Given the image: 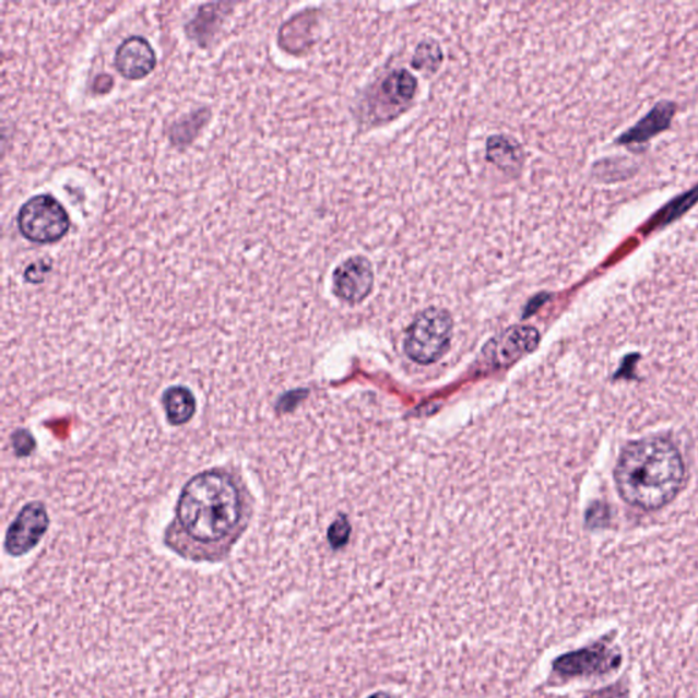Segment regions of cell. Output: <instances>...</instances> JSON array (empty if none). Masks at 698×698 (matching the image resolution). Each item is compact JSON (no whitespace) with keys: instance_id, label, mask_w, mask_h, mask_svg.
Returning <instances> with one entry per match:
<instances>
[{"instance_id":"9c48e42d","label":"cell","mask_w":698,"mask_h":698,"mask_svg":"<svg viewBox=\"0 0 698 698\" xmlns=\"http://www.w3.org/2000/svg\"><path fill=\"white\" fill-rule=\"evenodd\" d=\"M155 49L146 38L131 36L120 44L115 55V66L128 80H142L156 68Z\"/></svg>"},{"instance_id":"30bf717a","label":"cell","mask_w":698,"mask_h":698,"mask_svg":"<svg viewBox=\"0 0 698 698\" xmlns=\"http://www.w3.org/2000/svg\"><path fill=\"white\" fill-rule=\"evenodd\" d=\"M674 113L673 104L666 102L658 104L647 117L639 120L629 131H626L620 140H623L624 144H641V142L652 139L659 131L667 128Z\"/></svg>"},{"instance_id":"5b68a950","label":"cell","mask_w":698,"mask_h":698,"mask_svg":"<svg viewBox=\"0 0 698 698\" xmlns=\"http://www.w3.org/2000/svg\"><path fill=\"white\" fill-rule=\"evenodd\" d=\"M48 528L49 516L46 505L38 501L26 504L5 532V553L21 557L32 552L42 542Z\"/></svg>"},{"instance_id":"7c38bea8","label":"cell","mask_w":698,"mask_h":698,"mask_svg":"<svg viewBox=\"0 0 698 698\" xmlns=\"http://www.w3.org/2000/svg\"><path fill=\"white\" fill-rule=\"evenodd\" d=\"M162 403L169 425L184 426L194 417L197 400L189 388L169 387L164 390Z\"/></svg>"},{"instance_id":"6da1fadb","label":"cell","mask_w":698,"mask_h":698,"mask_svg":"<svg viewBox=\"0 0 698 698\" xmlns=\"http://www.w3.org/2000/svg\"><path fill=\"white\" fill-rule=\"evenodd\" d=\"M255 516V497L233 465L213 466L181 488L164 543L192 563H218L228 557Z\"/></svg>"},{"instance_id":"3957f363","label":"cell","mask_w":698,"mask_h":698,"mask_svg":"<svg viewBox=\"0 0 698 698\" xmlns=\"http://www.w3.org/2000/svg\"><path fill=\"white\" fill-rule=\"evenodd\" d=\"M453 317L448 310L430 307L412 321L404 339V352L417 365H433L448 354L453 340Z\"/></svg>"},{"instance_id":"4fadbf2b","label":"cell","mask_w":698,"mask_h":698,"mask_svg":"<svg viewBox=\"0 0 698 698\" xmlns=\"http://www.w3.org/2000/svg\"><path fill=\"white\" fill-rule=\"evenodd\" d=\"M487 161L505 173H519L524 163V152L519 142L507 135H493L487 141Z\"/></svg>"},{"instance_id":"9a60e30c","label":"cell","mask_w":698,"mask_h":698,"mask_svg":"<svg viewBox=\"0 0 698 698\" xmlns=\"http://www.w3.org/2000/svg\"><path fill=\"white\" fill-rule=\"evenodd\" d=\"M51 265L44 261L32 263L25 271V279L31 283H42Z\"/></svg>"},{"instance_id":"5bb4252c","label":"cell","mask_w":698,"mask_h":698,"mask_svg":"<svg viewBox=\"0 0 698 698\" xmlns=\"http://www.w3.org/2000/svg\"><path fill=\"white\" fill-rule=\"evenodd\" d=\"M442 49L437 42L425 40L417 46L412 66L415 69L434 73L442 63Z\"/></svg>"},{"instance_id":"8992f818","label":"cell","mask_w":698,"mask_h":698,"mask_svg":"<svg viewBox=\"0 0 698 698\" xmlns=\"http://www.w3.org/2000/svg\"><path fill=\"white\" fill-rule=\"evenodd\" d=\"M333 294L345 304L357 305L372 293L376 274L366 257L354 256L334 269Z\"/></svg>"},{"instance_id":"8fae6325","label":"cell","mask_w":698,"mask_h":698,"mask_svg":"<svg viewBox=\"0 0 698 698\" xmlns=\"http://www.w3.org/2000/svg\"><path fill=\"white\" fill-rule=\"evenodd\" d=\"M417 91V80L409 70L398 69L387 75L382 81L379 96L382 102L390 107H405Z\"/></svg>"},{"instance_id":"277c9868","label":"cell","mask_w":698,"mask_h":698,"mask_svg":"<svg viewBox=\"0 0 698 698\" xmlns=\"http://www.w3.org/2000/svg\"><path fill=\"white\" fill-rule=\"evenodd\" d=\"M16 224L25 239L33 244L49 245L68 234L70 217L57 198L38 194L21 206Z\"/></svg>"},{"instance_id":"2e32d148","label":"cell","mask_w":698,"mask_h":698,"mask_svg":"<svg viewBox=\"0 0 698 698\" xmlns=\"http://www.w3.org/2000/svg\"><path fill=\"white\" fill-rule=\"evenodd\" d=\"M13 447L16 454L27 456L32 452L33 448H35V439H33L29 434L26 439H21L20 442L13 441Z\"/></svg>"},{"instance_id":"ba28073f","label":"cell","mask_w":698,"mask_h":698,"mask_svg":"<svg viewBox=\"0 0 698 698\" xmlns=\"http://www.w3.org/2000/svg\"><path fill=\"white\" fill-rule=\"evenodd\" d=\"M539 332L532 327H512L499 334L486 348L492 366H510L537 347Z\"/></svg>"},{"instance_id":"ac0fdd59","label":"cell","mask_w":698,"mask_h":698,"mask_svg":"<svg viewBox=\"0 0 698 698\" xmlns=\"http://www.w3.org/2000/svg\"><path fill=\"white\" fill-rule=\"evenodd\" d=\"M368 698H393V697L389 696L388 694H383V691H379V694L371 695Z\"/></svg>"},{"instance_id":"7a4b0ae2","label":"cell","mask_w":698,"mask_h":698,"mask_svg":"<svg viewBox=\"0 0 698 698\" xmlns=\"http://www.w3.org/2000/svg\"><path fill=\"white\" fill-rule=\"evenodd\" d=\"M613 476L626 505L655 512L666 508L684 490L686 463L672 439L650 436L620 449Z\"/></svg>"},{"instance_id":"e0dca14e","label":"cell","mask_w":698,"mask_h":698,"mask_svg":"<svg viewBox=\"0 0 698 698\" xmlns=\"http://www.w3.org/2000/svg\"><path fill=\"white\" fill-rule=\"evenodd\" d=\"M588 698H623V689L610 688L603 691H598V694Z\"/></svg>"},{"instance_id":"52a82bcc","label":"cell","mask_w":698,"mask_h":698,"mask_svg":"<svg viewBox=\"0 0 698 698\" xmlns=\"http://www.w3.org/2000/svg\"><path fill=\"white\" fill-rule=\"evenodd\" d=\"M620 656L610 650L608 647L598 644L584 648V650L566 653L554 662L555 672L564 675H592L604 674L618 667Z\"/></svg>"}]
</instances>
